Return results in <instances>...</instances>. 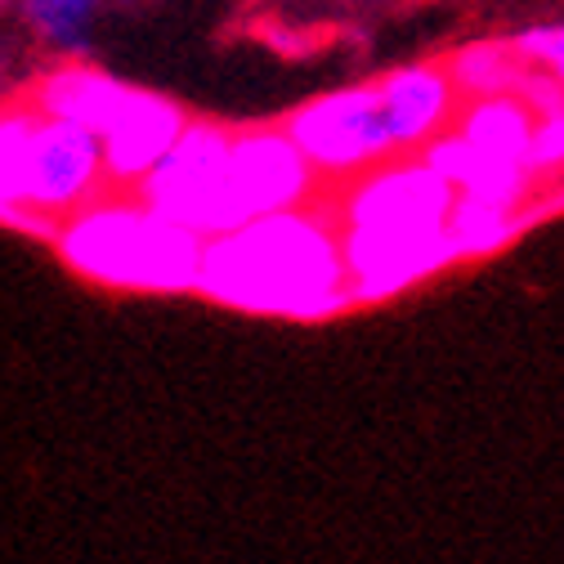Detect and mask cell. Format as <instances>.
<instances>
[{"instance_id": "16", "label": "cell", "mask_w": 564, "mask_h": 564, "mask_svg": "<svg viewBox=\"0 0 564 564\" xmlns=\"http://www.w3.org/2000/svg\"><path fill=\"white\" fill-rule=\"evenodd\" d=\"M28 23L58 50H82L95 23L99 0H23Z\"/></svg>"}, {"instance_id": "19", "label": "cell", "mask_w": 564, "mask_h": 564, "mask_svg": "<svg viewBox=\"0 0 564 564\" xmlns=\"http://www.w3.org/2000/svg\"><path fill=\"white\" fill-rule=\"evenodd\" d=\"M533 171H538V175L564 171V108L538 121V139H533Z\"/></svg>"}, {"instance_id": "7", "label": "cell", "mask_w": 564, "mask_h": 564, "mask_svg": "<svg viewBox=\"0 0 564 564\" xmlns=\"http://www.w3.org/2000/svg\"><path fill=\"white\" fill-rule=\"evenodd\" d=\"M229 180H234V193H238V206L247 220L282 216V210H305L318 188V171L310 166L301 144L288 134V126L234 130Z\"/></svg>"}, {"instance_id": "8", "label": "cell", "mask_w": 564, "mask_h": 564, "mask_svg": "<svg viewBox=\"0 0 564 564\" xmlns=\"http://www.w3.org/2000/svg\"><path fill=\"white\" fill-rule=\"evenodd\" d=\"M104 180H108L104 139L86 126L41 112L36 153H32V184H28V206L36 216L63 225L67 216H77L82 206L95 202Z\"/></svg>"}, {"instance_id": "6", "label": "cell", "mask_w": 564, "mask_h": 564, "mask_svg": "<svg viewBox=\"0 0 564 564\" xmlns=\"http://www.w3.org/2000/svg\"><path fill=\"white\" fill-rule=\"evenodd\" d=\"M349 292L355 305H381L403 296L416 282H426L453 264H462V247L448 229L431 234H399V229H340Z\"/></svg>"}, {"instance_id": "4", "label": "cell", "mask_w": 564, "mask_h": 564, "mask_svg": "<svg viewBox=\"0 0 564 564\" xmlns=\"http://www.w3.org/2000/svg\"><path fill=\"white\" fill-rule=\"evenodd\" d=\"M282 126H288V134L301 144L310 166L327 180L364 175L399 153L390 139V126H386L377 82L327 90V95L292 108V117Z\"/></svg>"}, {"instance_id": "9", "label": "cell", "mask_w": 564, "mask_h": 564, "mask_svg": "<svg viewBox=\"0 0 564 564\" xmlns=\"http://www.w3.org/2000/svg\"><path fill=\"white\" fill-rule=\"evenodd\" d=\"M188 108L158 95V90H139L104 134V166L112 184H144L180 144V134L188 130Z\"/></svg>"}, {"instance_id": "10", "label": "cell", "mask_w": 564, "mask_h": 564, "mask_svg": "<svg viewBox=\"0 0 564 564\" xmlns=\"http://www.w3.org/2000/svg\"><path fill=\"white\" fill-rule=\"evenodd\" d=\"M386 126L399 153H421L435 134H444L457 121V86L448 77V67L440 63H408L394 67L377 82Z\"/></svg>"}, {"instance_id": "1", "label": "cell", "mask_w": 564, "mask_h": 564, "mask_svg": "<svg viewBox=\"0 0 564 564\" xmlns=\"http://www.w3.org/2000/svg\"><path fill=\"white\" fill-rule=\"evenodd\" d=\"M197 296L238 314L327 323L355 310L340 229L314 210H282L206 238Z\"/></svg>"}, {"instance_id": "14", "label": "cell", "mask_w": 564, "mask_h": 564, "mask_svg": "<svg viewBox=\"0 0 564 564\" xmlns=\"http://www.w3.org/2000/svg\"><path fill=\"white\" fill-rule=\"evenodd\" d=\"M448 77L457 86V95L470 99H492V95H516V82L524 73V58L511 41H475L466 50H457L448 63Z\"/></svg>"}, {"instance_id": "12", "label": "cell", "mask_w": 564, "mask_h": 564, "mask_svg": "<svg viewBox=\"0 0 564 564\" xmlns=\"http://www.w3.org/2000/svg\"><path fill=\"white\" fill-rule=\"evenodd\" d=\"M36 126L41 108L36 104H14L0 108V225H10L28 238H58V225L36 216L28 206V184H32V153H36Z\"/></svg>"}, {"instance_id": "3", "label": "cell", "mask_w": 564, "mask_h": 564, "mask_svg": "<svg viewBox=\"0 0 564 564\" xmlns=\"http://www.w3.org/2000/svg\"><path fill=\"white\" fill-rule=\"evenodd\" d=\"M229 149H234L229 126L193 117L188 130L180 134V144L171 149V158L134 193L144 197L158 216H166L202 238L234 234L251 220L242 216L234 180H229Z\"/></svg>"}, {"instance_id": "2", "label": "cell", "mask_w": 564, "mask_h": 564, "mask_svg": "<svg viewBox=\"0 0 564 564\" xmlns=\"http://www.w3.org/2000/svg\"><path fill=\"white\" fill-rule=\"evenodd\" d=\"M58 260L112 292H197L206 238L158 216L144 197H99L67 216L54 238Z\"/></svg>"}, {"instance_id": "5", "label": "cell", "mask_w": 564, "mask_h": 564, "mask_svg": "<svg viewBox=\"0 0 564 564\" xmlns=\"http://www.w3.org/2000/svg\"><path fill=\"white\" fill-rule=\"evenodd\" d=\"M457 206V188L421 158L403 153L381 162L349 184L340 202V229H399V234H431L448 229Z\"/></svg>"}, {"instance_id": "17", "label": "cell", "mask_w": 564, "mask_h": 564, "mask_svg": "<svg viewBox=\"0 0 564 564\" xmlns=\"http://www.w3.org/2000/svg\"><path fill=\"white\" fill-rule=\"evenodd\" d=\"M511 45L520 50V58H524L529 67H546L551 77H560V82H564V23L524 28Z\"/></svg>"}, {"instance_id": "18", "label": "cell", "mask_w": 564, "mask_h": 564, "mask_svg": "<svg viewBox=\"0 0 564 564\" xmlns=\"http://www.w3.org/2000/svg\"><path fill=\"white\" fill-rule=\"evenodd\" d=\"M516 95L538 112V117H551L564 108V82L551 77L546 67H524L520 82H516Z\"/></svg>"}, {"instance_id": "13", "label": "cell", "mask_w": 564, "mask_h": 564, "mask_svg": "<svg viewBox=\"0 0 564 564\" xmlns=\"http://www.w3.org/2000/svg\"><path fill=\"white\" fill-rule=\"evenodd\" d=\"M538 112L520 95H492V99H470L453 130L466 139L475 153L488 162L507 166H533V139H538Z\"/></svg>"}, {"instance_id": "15", "label": "cell", "mask_w": 564, "mask_h": 564, "mask_svg": "<svg viewBox=\"0 0 564 564\" xmlns=\"http://www.w3.org/2000/svg\"><path fill=\"white\" fill-rule=\"evenodd\" d=\"M529 220H533V210H507V206H492V202L457 193V206L448 216V234L462 247V260H475V256L502 251Z\"/></svg>"}, {"instance_id": "11", "label": "cell", "mask_w": 564, "mask_h": 564, "mask_svg": "<svg viewBox=\"0 0 564 564\" xmlns=\"http://www.w3.org/2000/svg\"><path fill=\"white\" fill-rule=\"evenodd\" d=\"M130 95H134V86L117 82L112 73H104V67H95V63H63V67H54V73H45L36 82L32 104L45 117L86 126L104 139L112 130V121L121 117V108L130 104Z\"/></svg>"}]
</instances>
